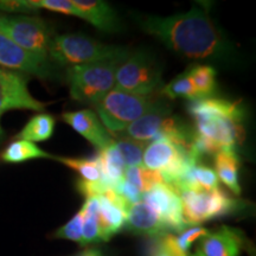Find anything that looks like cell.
I'll list each match as a JSON object with an SVG mask.
<instances>
[{"label": "cell", "instance_id": "1", "mask_svg": "<svg viewBox=\"0 0 256 256\" xmlns=\"http://www.w3.org/2000/svg\"><path fill=\"white\" fill-rule=\"evenodd\" d=\"M136 22L146 34L158 38L170 50L185 58L218 60L232 54L229 44L203 6H194L186 14L170 17L142 16Z\"/></svg>", "mask_w": 256, "mask_h": 256}, {"label": "cell", "instance_id": "2", "mask_svg": "<svg viewBox=\"0 0 256 256\" xmlns=\"http://www.w3.org/2000/svg\"><path fill=\"white\" fill-rule=\"evenodd\" d=\"M130 50L118 46H108L83 34H66L54 36L49 46L48 58L64 66L124 60Z\"/></svg>", "mask_w": 256, "mask_h": 256}, {"label": "cell", "instance_id": "3", "mask_svg": "<svg viewBox=\"0 0 256 256\" xmlns=\"http://www.w3.org/2000/svg\"><path fill=\"white\" fill-rule=\"evenodd\" d=\"M122 60H110L69 66L66 76L70 96L81 104H98L114 88L115 72Z\"/></svg>", "mask_w": 256, "mask_h": 256}, {"label": "cell", "instance_id": "4", "mask_svg": "<svg viewBox=\"0 0 256 256\" xmlns=\"http://www.w3.org/2000/svg\"><path fill=\"white\" fill-rule=\"evenodd\" d=\"M159 104L150 96L134 95L113 88L95 108L101 124L114 136Z\"/></svg>", "mask_w": 256, "mask_h": 256}, {"label": "cell", "instance_id": "5", "mask_svg": "<svg viewBox=\"0 0 256 256\" xmlns=\"http://www.w3.org/2000/svg\"><path fill=\"white\" fill-rule=\"evenodd\" d=\"M0 32L28 52L49 60L48 52L55 34L40 16L0 14Z\"/></svg>", "mask_w": 256, "mask_h": 256}, {"label": "cell", "instance_id": "6", "mask_svg": "<svg viewBox=\"0 0 256 256\" xmlns=\"http://www.w3.org/2000/svg\"><path fill=\"white\" fill-rule=\"evenodd\" d=\"M162 84V70L158 62L144 51L130 52L118 66L114 88L139 96H150L160 90Z\"/></svg>", "mask_w": 256, "mask_h": 256}, {"label": "cell", "instance_id": "7", "mask_svg": "<svg viewBox=\"0 0 256 256\" xmlns=\"http://www.w3.org/2000/svg\"><path fill=\"white\" fill-rule=\"evenodd\" d=\"M184 218L188 226L224 216L238 206V202L224 194L220 188L212 191H179Z\"/></svg>", "mask_w": 256, "mask_h": 256}, {"label": "cell", "instance_id": "8", "mask_svg": "<svg viewBox=\"0 0 256 256\" xmlns=\"http://www.w3.org/2000/svg\"><path fill=\"white\" fill-rule=\"evenodd\" d=\"M142 200L158 214L168 232L171 230L180 234L188 228L183 215L179 192L172 185L166 183L154 185L144 194Z\"/></svg>", "mask_w": 256, "mask_h": 256}, {"label": "cell", "instance_id": "9", "mask_svg": "<svg viewBox=\"0 0 256 256\" xmlns=\"http://www.w3.org/2000/svg\"><path fill=\"white\" fill-rule=\"evenodd\" d=\"M48 104L38 101L30 94L28 78L24 74L0 66V118L6 112L24 110L40 112Z\"/></svg>", "mask_w": 256, "mask_h": 256}, {"label": "cell", "instance_id": "10", "mask_svg": "<svg viewBox=\"0 0 256 256\" xmlns=\"http://www.w3.org/2000/svg\"><path fill=\"white\" fill-rule=\"evenodd\" d=\"M0 66L40 78H50L52 72L49 60H42L28 52L2 32H0Z\"/></svg>", "mask_w": 256, "mask_h": 256}, {"label": "cell", "instance_id": "11", "mask_svg": "<svg viewBox=\"0 0 256 256\" xmlns=\"http://www.w3.org/2000/svg\"><path fill=\"white\" fill-rule=\"evenodd\" d=\"M62 120L83 138H86L92 146L98 150V152L107 148L114 142V138L104 127L98 115L90 110L66 112L62 114Z\"/></svg>", "mask_w": 256, "mask_h": 256}, {"label": "cell", "instance_id": "12", "mask_svg": "<svg viewBox=\"0 0 256 256\" xmlns=\"http://www.w3.org/2000/svg\"><path fill=\"white\" fill-rule=\"evenodd\" d=\"M95 197H98L100 206V222L104 240L108 241L124 226L130 204L113 190H107Z\"/></svg>", "mask_w": 256, "mask_h": 256}, {"label": "cell", "instance_id": "13", "mask_svg": "<svg viewBox=\"0 0 256 256\" xmlns=\"http://www.w3.org/2000/svg\"><path fill=\"white\" fill-rule=\"evenodd\" d=\"M242 249V234L238 230L223 226L200 238L197 256H238Z\"/></svg>", "mask_w": 256, "mask_h": 256}, {"label": "cell", "instance_id": "14", "mask_svg": "<svg viewBox=\"0 0 256 256\" xmlns=\"http://www.w3.org/2000/svg\"><path fill=\"white\" fill-rule=\"evenodd\" d=\"M126 228L136 235L158 238L168 234L158 214L142 200L130 204L127 210Z\"/></svg>", "mask_w": 256, "mask_h": 256}, {"label": "cell", "instance_id": "15", "mask_svg": "<svg viewBox=\"0 0 256 256\" xmlns=\"http://www.w3.org/2000/svg\"><path fill=\"white\" fill-rule=\"evenodd\" d=\"M74 6L87 20L98 30L114 32L119 30V19L114 8L102 0H72Z\"/></svg>", "mask_w": 256, "mask_h": 256}, {"label": "cell", "instance_id": "16", "mask_svg": "<svg viewBox=\"0 0 256 256\" xmlns=\"http://www.w3.org/2000/svg\"><path fill=\"white\" fill-rule=\"evenodd\" d=\"M215 170L218 180H222L232 192L240 196L241 186H240L238 174L241 160L234 150H222L215 154Z\"/></svg>", "mask_w": 256, "mask_h": 256}, {"label": "cell", "instance_id": "17", "mask_svg": "<svg viewBox=\"0 0 256 256\" xmlns=\"http://www.w3.org/2000/svg\"><path fill=\"white\" fill-rule=\"evenodd\" d=\"M98 159L100 162L106 186L110 190L115 191L124 182V174L126 166H124L119 151L114 145V142L107 148L98 152Z\"/></svg>", "mask_w": 256, "mask_h": 256}, {"label": "cell", "instance_id": "18", "mask_svg": "<svg viewBox=\"0 0 256 256\" xmlns=\"http://www.w3.org/2000/svg\"><path fill=\"white\" fill-rule=\"evenodd\" d=\"M82 246L104 241L100 222V206L98 197H88L82 206Z\"/></svg>", "mask_w": 256, "mask_h": 256}, {"label": "cell", "instance_id": "19", "mask_svg": "<svg viewBox=\"0 0 256 256\" xmlns=\"http://www.w3.org/2000/svg\"><path fill=\"white\" fill-rule=\"evenodd\" d=\"M56 120L52 115L40 113L34 115L14 138L30 142H42L49 140L55 130Z\"/></svg>", "mask_w": 256, "mask_h": 256}, {"label": "cell", "instance_id": "20", "mask_svg": "<svg viewBox=\"0 0 256 256\" xmlns=\"http://www.w3.org/2000/svg\"><path fill=\"white\" fill-rule=\"evenodd\" d=\"M2 158L6 162L18 164L28 160L42 159V158H54V156L43 151L36 144L26 142V140H14L6 147L2 152Z\"/></svg>", "mask_w": 256, "mask_h": 256}, {"label": "cell", "instance_id": "21", "mask_svg": "<svg viewBox=\"0 0 256 256\" xmlns=\"http://www.w3.org/2000/svg\"><path fill=\"white\" fill-rule=\"evenodd\" d=\"M57 162H63L68 168L75 170L82 177V180L88 182L92 184L104 183V176L98 162V156L94 159L89 158H69V156H54ZM106 185V184H104Z\"/></svg>", "mask_w": 256, "mask_h": 256}, {"label": "cell", "instance_id": "22", "mask_svg": "<svg viewBox=\"0 0 256 256\" xmlns=\"http://www.w3.org/2000/svg\"><path fill=\"white\" fill-rule=\"evenodd\" d=\"M188 75L198 100L210 98L216 89V70L206 64H198L188 69Z\"/></svg>", "mask_w": 256, "mask_h": 256}, {"label": "cell", "instance_id": "23", "mask_svg": "<svg viewBox=\"0 0 256 256\" xmlns=\"http://www.w3.org/2000/svg\"><path fill=\"white\" fill-rule=\"evenodd\" d=\"M124 179L133 185L138 191L142 192V196L146 191H148L152 186L156 184L164 183L162 178L160 177L158 172L150 171L144 168V166H130V168H124Z\"/></svg>", "mask_w": 256, "mask_h": 256}, {"label": "cell", "instance_id": "24", "mask_svg": "<svg viewBox=\"0 0 256 256\" xmlns=\"http://www.w3.org/2000/svg\"><path fill=\"white\" fill-rule=\"evenodd\" d=\"M114 145L119 151L121 158H122L124 166H142V154L145 151L147 142H140L130 138L115 136Z\"/></svg>", "mask_w": 256, "mask_h": 256}, {"label": "cell", "instance_id": "25", "mask_svg": "<svg viewBox=\"0 0 256 256\" xmlns=\"http://www.w3.org/2000/svg\"><path fill=\"white\" fill-rule=\"evenodd\" d=\"M160 92L168 98H184L191 102L198 100L196 90L188 75V69L172 80L168 84L164 86L160 89Z\"/></svg>", "mask_w": 256, "mask_h": 256}, {"label": "cell", "instance_id": "26", "mask_svg": "<svg viewBox=\"0 0 256 256\" xmlns=\"http://www.w3.org/2000/svg\"><path fill=\"white\" fill-rule=\"evenodd\" d=\"M82 226H83V214L80 210L68 223L64 224L63 226L55 232L56 238L70 240V241L78 242L82 246Z\"/></svg>", "mask_w": 256, "mask_h": 256}, {"label": "cell", "instance_id": "27", "mask_svg": "<svg viewBox=\"0 0 256 256\" xmlns=\"http://www.w3.org/2000/svg\"><path fill=\"white\" fill-rule=\"evenodd\" d=\"M208 232H209L206 229L200 228V226H192L190 229H185L178 236H174L176 246L183 254L188 255L192 243L196 242L197 240L203 238Z\"/></svg>", "mask_w": 256, "mask_h": 256}, {"label": "cell", "instance_id": "28", "mask_svg": "<svg viewBox=\"0 0 256 256\" xmlns=\"http://www.w3.org/2000/svg\"><path fill=\"white\" fill-rule=\"evenodd\" d=\"M151 256H186L177 248L174 242V235L166 234L160 236L156 249L153 250Z\"/></svg>", "mask_w": 256, "mask_h": 256}, {"label": "cell", "instance_id": "29", "mask_svg": "<svg viewBox=\"0 0 256 256\" xmlns=\"http://www.w3.org/2000/svg\"><path fill=\"white\" fill-rule=\"evenodd\" d=\"M78 256H101V252L96 249H88V250L82 252Z\"/></svg>", "mask_w": 256, "mask_h": 256}, {"label": "cell", "instance_id": "30", "mask_svg": "<svg viewBox=\"0 0 256 256\" xmlns=\"http://www.w3.org/2000/svg\"><path fill=\"white\" fill-rule=\"evenodd\" d=\"M4 139H5V132L4 130H2V124H0V142H2Z\"/></svg>", "mask_w": 256, "mask_h": 256}, {"label": "cell", "instance_id": "31", "mask_svg": "<svg viewBox=\"0 0 256 256\" xmlns=\"http://www.w3.org/2000/svg\"><path fill=\"white\" fill-rule=\"evenodd\" d=\"M186 256H197V255L196 254H188Z\"/></svg>", "mask_w": 256, "mask_h": 256}]
</instances>
